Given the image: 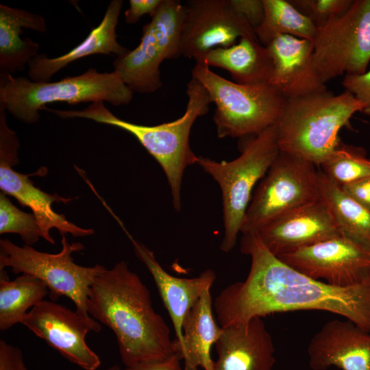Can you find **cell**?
Wrapping results in <instances>:
<instances>
[{"label": "cell", "instance_id": "cell-28", "mask_svg": "<svg viewBox=\"0 0 370 370\" xmlns=\"http://www.w3.org/2000/svg\"><path fill=\"white\" fill-rule=\"evenodd\" d=\"M319 166L330 180L341 186L370 176V160L366 157V151L342 141Z\"/></svg>", "mask_w": 370, "mask_h": 370}, {"label": "cell", "instance_id": "cell-12", "mask_svg": "<svg viewBox=\"0 0 370 370\" xmlns=\"http://www.w3.org/2000/svg\"><path fill=\"white\" fill-rule=\"evenodd\" d=\"M19 141L16 133L6 123L5 110H0V188L3 193L15 197L23 206L29 207L35 216L41 237L54 244L50 230L57 229L63 236H85L94 234L92 229H84L66 220L64 214L52 209L53 202L67 203L71 199L57 194H49L36 187L29 179L31 175L18 173L12 166L18 162L17 151Z\"/></svg>", "mask_w": 370, "mask_h": 370}, {"label": "cell", "instance_id": "cell-27", "mask_svg": "<svg viewBox=\"0 0 370 370\" xmlns=\"http://www.w3.org/2000/svg\"><path fill=\"white\" fill-rule=\"evenodd\" d=\"M264 16L255 29L258 41L267 47L281 36H291L312 41L317 27L289 1L262 0Z\"/></svg>", "mask_w": 370, "mask_h": 370}, {"label": "cell", "instance_id": "cell-29", "mask_svg": "<svg viewBox=\"0 0 370 370\" xmlns=\"http://www.w3.org/2000/svg\"><path fill=\"white\" fill-rule=\"evenodd\" d=\"M20 235L31 246L41 237L40 230L34 214L21 211L12 204L4 193L0 194V234Z\"/></svg>", "mask_w": 370, "mask_h": 370}, {"label": "cell", "instance_id": "cell-2", "mask_svg": "<svg viewBox=\"0 0 370 370\" xmlns=\"http://www.w3.org/2000/svg\"><path fill=\"white\" fill-rule=\"evenodd\" d=\"M88 312L114 332L126 367L163 360L175 353L171 330L155 311L148 288L125 261L97 276Z\"/></svg>", "mask_w": 370, "mask_h": 370}, {"label": "cell", "instance_id": "cell-1", "mask_svg": "<svg viewBox=\"0 0 370 370\" xmlns=\"http://www.w3.org/2000/svg\"><path fill=\"white\" fill-rule=\"evenodd\" d=\"M241 251L251 257L247 278L223 288L214 301L221 328L254 317L297 310L341 315L370 332V280L336 286L309 278L272 254L257 234H243Z\"/></svg>", "mask_w": 370, "mask_h": 370}, {"label": "cell", "instance_id": "cell-23", "mask_svg": "<svg viewBox=\"0 0 370 370\" xmlns=\"http://www.w3.org/2000/svg\"><path fill=\"white\" fill-rule=\"evenodd\" d=\"M23 28L45 32L47 23L38 14L0 4V75L24 70L38 55V43L21 38Z\"/></svg>", "mask_w": 370, "mask_h": 370}, {"label": "cell", "instance_id": "cell-25", "mask_svg": "<svg viewBox=\"0 0 370 370\" xmlns=\"http://www.w3.org/2000/svg\"><path fill=\"white\" fill-rule=\"evenodd\" d=\"M320 197L329 206L341 236L370 249V210L318 171Z\"/></svg>", "mask_w": 370, "mask_h": 370}, {"label": "cell", "instance_id": "cell-19", "mask_svg": "<svg viewBox=\"0 0 370 370\" xmlns=\"http://www.w3.org/2000/svg\"><path fill=\"white\" fill-rule=\"evenodd\" d=\"M267 48L273 61L269 84L286 99L328 90L314 66L312 41L285 35Z\"/></svg>", "mask_w": 370, "mask_h": 370}, {"label": "cell", "instance_id": "cell-16", "mask_svg": "<svg viewBox=\"0 0 370 370\" xmlns=\"http://www.w3.org/2000/svg\"><path fill=\"white\" fill-rule=\"evenodd\" d=\"M255 233L276 257L341 236L328 205L321 197L278 217Z\"/></svg>", "mask_w": 370, "mask_h": 370}, {"label": "cell", "instance_id": "cell-10", "mask_svg": "<svg viewBox=\"0 0 370 370\" xmlns=\"http://www.w3.org/2000/svg\"><path fill=\"white\" fill-rule=\"evenodd\" d=\"M316 166L280 151L251 198L241 232H257L278 217L319 199Z\"/></svg>", "mask_w": 370, "mask_h": 370}, {"label": "cell", "instance_id": "cell-36", "mask_svg": "<svg viewBox=\"0 0 370 370\" xmlns=\"http://www.w3.org/2000/svg\"><path fill=\"white\" fill-rule=\"evenodd\" d=\"M182 360L181 356L175 352L165 360L139 364L126 367L125 370H182L181 367Z\"/></svg>", "mask_w": 370, "mask_h": 370}, {"label": "cell", "instance_id": "cell-21", "mask_svg": "<svg viewBox=\"0 0 370 370\" xmlns=\"http://www.w3.org/2000/svg\"><path fill=\"white\" fill-rule=\"evenodd\" d=\"M123 4L122 0L111 1L101 23L87 37L69 52L49 58L45 54L35 56L28 64V75L36 82H47L60 70L69 64L94 54L119 56L127 50L117 40L116 27Z\"/></svg>", "mask_w": 370, "mask_h": 370}, {"label": "cell", "instance_id": "cell-32", "mask_svg": "<svg viewBox=\"0 0 370 370\" xmlns=\"http://www.w3.org/2000/svg\"><path fill=\"white\" fill-rule=\"evenodd\" d=\"M232 8L255 29L261 24L264 8L262 0H230Z\"/></svg>", "mask_w": 370, "mask_h": 370}, {"label": "cell", "instance_id": "cell-9", "mask_svg": "<svg viewBox=\"0 0 370 370\" xmlns=\"http://www.w3.org/2000/svg\"><path fill=\"white\" fill-rule=\"evenodd\" d=\"M184 10L180 1L163 0L151 21L144 25L138 45L114 60V71L133 92L158 90L162 85L161 63L182 56Z\"/></svg>", "mask_w": 370, "mask_h": 370}, {"label": "cell", "instance_id": "cell-24", "mask_svg": "<svg viewBox=\"0 0 370 370\" xmlns=\"http://www.w3.org/2000/svg\"><path fill=\"white\" fill-rule=\"evenodd\" d=\"M221 332L212 312L210 290H208L186 315L182 325V343L175 347V352L184 361V369L212 370L211 350Z\"/></svg>", "mask_w": 370, "mask_h": 370}, {"label": "cell", "instance_id": "cell-30", "mask_svg": "<svg viewBox=\"0 0 370 370\" xmlns=\"http://www.w3.org/2000/svg\"><path fill=\"white\" fill-rule=\"evenodd\" d=\"M317 27L343 15L350 8L353 0H289Z\"/></svg>", "mask_w": 370, "mask_h": 370}, {"label": "cell", "instance_id": "cell-7", "mask_svg": "<svg viewBox=\"0 0 370 370\" xmlns=\"http://www.w3.org/2000/svg\"><path fill=\"white\" fill-rule=\"evenodd\" d=\"M191 73L215 104L213 121L219 138L260 134L276 123L286 100L269 83L239 84L199 64Z\"/></svg>", "mask_w": 370, "mask_h": 370}, {"label": "cell", "instance_id": "cell-26", "mask_svg": "<svg viewBox=\"0 0 370 370\" xmlns=\"http://www.w3.org/2000/svg\"><path fill=\"white\" fill-rule=\"evenodd\" d=\"M49 290L38 278L22 274L10 280L4 270L0 274V330H6L21 323L28 312L42 301Z\"/></svg>", "mask_w": 370, "mask_h": 370}, {"label": "cell", "instance_id": "cell-31", "mask_svg": "<svg viewBox=\"0 0 370 370\" xmlns=\"http://www.w3.org/2000/svg\"><path fill=\"white\" fill-rule=\"evenodd\" d=\"M342 85L362 104V112L370 118V70L360 75H345Z\"/></svg>", "mask_w": 370, "mask_h": 370}, {"label": "cell", "instance_id": "cell-18", "mask_svg": "<svg viewBox=\"0 0 370 370\" xmlns=\"http://www.w3.org/2000/svg\"><path fill=\"white\" fill-rule=\"evenodd\" d=\"M114 218L132 242L136 256L153 278L172 321L176 336L174 339L176 347L183 341L182 325L186 315L204 292L210 290L216 279L215 273L212 270L207 269L193 278H182L170 275L157 261L153 252L134 239L116 216Z\"/></svg>", "mask_w": 370, "mask_h": 370}, {"label": "cell", "instance_id": "cell-4", "mask_svg": "<svg viewBox=\"0 0 370 370\" xmlns=\"http://www.w3.org/2000/svg\"><path fill=\"white\" fill-rule=\"evenodd\" d=\"M362 110V104L346 90L288 99L275 124L280 149L319 166L341 143V128Z\"/></svg>", "mask_w": 370, "mask_h": 370}, {"label": "cell", "instance_id": "cell-34", "mask_svg": "<svg viewBox=\"0 0 370 370\" xmlns=\"http://www.w3.org/2000/svg\"><path fill=\"white\" fill-rule=\"evenodd\" d=\"M163 0H130V7L125 12V21L134 24L145 14L151 17L156 12Z\"/></svg>", "mask_w": 370, "mask_h": 370}, {"label": "cell", "instance_id": "cell-35", "mask_svg": "<svg viewBox=\"0 0 370 370\" xmlns=\"http://www.w3.org/2000/svg\"><path fill=\"white\" fill-rule=\"evenodd\" d=\"M341 187L353 199L370 210V176Z\"/></svg>", "mask_w": 370, "mask_h": 370}, {"label": "cell", "instance_id": "cell-13", "mask_svg": "<svg viewBox=\"0 0 370 370\" xmlns=\"http://www.w3.org/2000/svg\"><path fill=\"white\" fill-rule=\"evenodd\" d=\"M278 258L309 278L336 286H355L370 280V249L343 236Z\"/></svg>", "mask_w": 370, "mask_h": 370}, {"label": "cell", "instance_id": "cell-37", "mask_svg": "<svg viewBox=\"0 0 370 370\" xmlns=\"http://www.w3.org/2000/svg\"><path fill=\"white\" fill-rule=\"evenodd\" d=\"M104 370H122V369L119 365H114L109 367L108 368Z\"/></svg>", "mask_w": 370, "mask_h": 370}, {"label": "cell", "instance_id": "cell-5", "mask_svg": "<svg viewBox=\"0 0 370 370\" xmlns=\"http://www.w3.org/2000/svg\"><path fill=\"white\" fill-rule=\"evenodd\" d=\"M133 93L114 71L99 73L89 68L81 75L53 82H36L24 77L0 75V109L27 124L37 122L38 111L48 103L108 101L119 106L130 103Z\"/></svg>", "mask_w": 370, "mask_h": 370}, {"label": "cell", "instance_id": "cell-20", "mask_svg": "<svg viewBox=\"0 0 370 370\" xmlns=\"http://www.w3.org/2000/svg\"><path fill=\"white\" fill-rule=\"evenodd\" d=\"M214 347L212 370H273L275 347L261 317L221 328Z\"/></svg>", "mask_w": 370, "mask_h": 370}, {"label": "cell", "instance_id": "cell-22", "mask_svg": "<svg viewBox=\"0 0 370 370\" xmlns=\"http://www.w3.org/2000/svg\"><path fill=\"white\" fill-rule=\"evenodd\" d=\"M196 64L223 69L234 82L243 85L269 84L273 72L267 47L252 37H243L230 47L212 49Z\"/></svg>", "mask_w": 370, "mask_h": 370}, {"label": "cell", "instance_id": "cell-14", "mask_svg": "<svg viewBox=\"0 0 370 370\" xmlns=\"http://www.w3.org/2000/svg\"><path fill=\"white\" fill-rule=\"evenodd\" d=\"M21 323L82 369L96 370L100 366L99 356L86 341L88 332L101 330L99 322L92 317H85L56 301L43 300L26 314Z\"/></svg>", "mask_w": 370, "mask_h": 370}, {"label": "cell", "instance_id": "cell-15", "mask_svg": "<svg viewBox=\"0 0 370 370\" xmlns=\"http://www.w3.org/2000/svg\"><path fill=\"white\" fill-rule=\"evenodd\" d=\"M184 7L182 56L196 63L212 49L236 44L238 38H256L254 29L232 8L230 0H190Z\"/></svg>", "mask_w": 370, "mask_h": 370}, {"label": "cell", "instance_id": "cell-3", "mask_svg": "<svg viewBox=\"0 0 370 370\" xmlns=\"http://www.w3.org/2000/svg\"><path fill=\"white\" fill-rule=\"evenodd\" d=\"M185 112L177 119L156 125L130 123L115 116L97 101L82 110H54L62 119L82 118L121 128L133 135L162 169L171 188L174 208L181 209V187L186 169L197 164L199 156L190 145V134L195 121L205 115L212 102L205 87L192 77L187 84Z\"/></svg>", "mask_w": 370, "mask_h": 370}, {"label": "cell", "instance_id": "cell-8", "mask_svg": "<svg viewBox=\"0 0 370 370\" xmlns=\"http://www.w3.org/2000/svg\"><path fill=\"white\" fill-rule=\"evenodd\" d=\"M61 244V251L53 254L37 251L27 245L19 247L8 238L1 239L0 270L10 267L14 273L38 278L47 287L51 301L65 296L73 302L77 313L89 317L90 287L106 268L101 264L83 267L75 264L71 254L83 250L84 245L79 242L69 243L65 235L62 236Z\"/></svg>", "mask_w": 370, "mask_h": 370}, {"label": "cell", "instance_id": "cell-17", "mask_svg": "<svg viewBox=\"0 0 370 370\" xmlns=\"http://www.w3.org/2000/svg\"><path fill=\"white\" fill-rule=\"evenodd\" d=\"M308 355L312 370H370V332L348 319L329 321L310 339Z\"/></svg>", "mask_w": 370, "mask_h": 370}, {"label": "cell", "instance_id": "cell-11", "mask_svg": "<svg viewBox=\"0 0 370 370\" xmlns=\"http://www.w3.org/2000/svg\"><path fill=\"white\" fill-rule=\"evenodd\" d=\"M314 69L323 83L360 75L370 62V0H355L343 15L317 27L312 40Z\"/></svg>", "mask_w": 370, "mask_h": 370}, {"label": "cell", "instance_id": "cell-33", "mask_svg": "<svg viewBox=\"0 0 370 370\" xmlns=\"http://www.w3.org/2000/svg\"><path fill=\"white\" fill-rule=\"evenodd\" d=\"M0 370H27L21 349L0 340Z\"/></svg>", "mask_w": 370, "mask_h": 370}, {"label": "cell", "instance_id": "cell-6", "mask_svg": "<svg viewBox=\"0 0 370 370\" xmlns=\"http://www.w3.org/2000/svg\"><path fill=\"white\" fill-rule=\"evenodd\" d=\"M275 124L256 136H248L240 156L233 160L216 161L199 156L197 164L221 188L224 234L220 248L223 252L234 247L252 191L280 151Z\"/></svg>", "mask_w": 370, "mask_h": 370}]
</instances>
